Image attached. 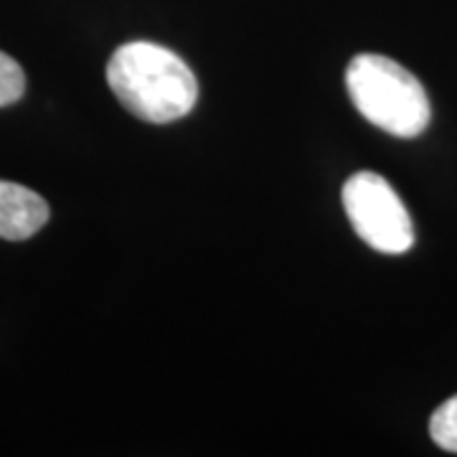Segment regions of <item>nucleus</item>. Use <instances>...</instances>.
Segmentation results:
<instances>
[{
	"label": "nucleus",
	"mask_w": 457,
	"mask_h": 457,
	"mask_svg": "<svg viewBox=\"0 0 457 457\" xmlns=\"http://www.w3.org/2000/svg\"><path fill=\"white\" fill-rule=\"evenodd\" d=\"M351 102L371 125L394 137H417L429 125V99L420 79L389 56L359 54L345 71Z\"/></svg>",
	"instance_id": "f03ea898"
},
{
	"label": "nucleus",
	"mask_w": 457,
	"mask_h": 457,
	"mask_svg": "<svg viewBox=\"0 0 457 457\" xmlns=\"http://www.w3.org/2000/svg\"><path fill=\"white\" fill-rule=\"evenodd\" d=\"M26 92V74L16 59L0 51V107H8Z\"/></svg>",
	"instance_id": "423d86ee"
},
{
	"label": "nucleus",
	"mask_w": 457,
	"mask_h": 457,
	"mask_svg": "<svg viewBox=\"0 0 457 457\" xmlns=\"http://www.w3.org/2000/svg\"><path fill=\"white\" fill-rule=\"evenodd\" d=\"M49 221V204L36 191L0 180V239L23 242Z\"/></svg>",
	"instance_id": "20e7f679"
},
{
	"label": "nucleus",
	"mask_w": 457,
	"mask_h": 457,
	"mask_svg": "<svg viewBox=\"0 0 457 457\" xmlns=\"http://www.w3.org/2000/svg\"><path fill=\"white\" fill-rule=\"evenodd\" d=\"M107 84L125 110L153 125L186 117L198 99V82L188 64L150 41H132L114 51Z\"/></svg>",
	"instance_id": "f257e3e1"
},
{
	"label": "nucleus",
	"mask_w": 457,
	"mask_h": 457,
	"mask_svg": "<svg viewBox=\"0 0 457 457\" xmlns=\"http://www.w3.org/2000/svg\"><path fill=\"white\" fill-rule=\"evenodd\" d=\"M429 435L445 453L457 455V394L435 409V414L429 420Z\"/></svg>",
	"instance_id": "39448f33"
},
{
	"label": "nucleus",
	"mask_w": 457,
	"mask_h": 457,
	"mask_svg": "<svg viewBox=\"0 0 457 457\" xmlns=\"http://www.w3.org/2000/svg\"><path fill=\"white\" fill-rule=\"evenodd\" d=\"M343 209L366 245L384 254H404L414 245L407 206L392 183L371 170H361L343 183Z\"/></svg>",
	"instance_id": "7ed1b4c3"
}]
</instances>
